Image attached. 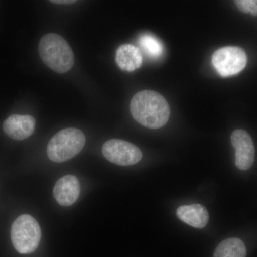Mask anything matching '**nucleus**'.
Listing matches in <instances>:
<instances>
[{
	"label": "nucleus",
	"mask_w": 257,
	"mask_h": 257,
	"mask_svg": "<svg viewBox=\"0 0 257 257\" xmlns=\"http://www.w3.org/2000/svg\"><path fill=\"white\" fill-rule=\"evenodd\" d=\"M130 111L135 121L149 128H159L167 124L170 108L163 96L152 90L137 93L130 103Z\"/></svg>",
	"instance_id": "f257e3e1"
},
{
	"label": "nucleus",
	"mask_w": 257,
	"mask_h": 257,
	"mask_svg": "<svg viewBox=\"0 0 257 257\" xmlns=\"http://www.w3.org/2000/svg\"><path fill=\"white\" fill-rule=\"evenodd\" d=\"M39 53L44 63L57 73H66L74 66L73 51L68 42L57 34L49 33L42 37Z\"/></svg>",
	"instance_id": "f03ea898"
},
{
	"label": "nucleus",
	"mask_w": 257,
	"mask_h": 257,
	"mask_svg": "<svg viewBox=\"0 0 257 257\" xmlns=\"http://www.w3.org/2000/svg\"><path fill=\"white\" fill-rule=\"evenodd\" d=\"M85 143V135L80 130L64 128L51 139L47 146V155L52 162L62 163L77 156Z\"/></svg>",
	"instance_id": "7ed1b4c3"
},
{
	"label": "nucleus",
	"mask_w": 257,
	"mask_h": 257,
	"mask_svg": "<svg viewBox=\"0 0 257 257\" xmlns=\"http://www.w3.org/2000/svg\"><path fill=\"white\" fill-rule=\"evenodd\" d=\"M12 242L19 253L34 252L41 239V229L32 216L23 214L14 221L11 228Z\"/></svg>",
	"instance_id": "20e7f679"
},
{
	"label": "nucleus",
	"mask_w": 257,
	"mask_h": 257,
	"mask_svg": "<svg viewBox=\"0 0 257 257\" xmlns=\"http://www.w3.org/2000/svg\"><path fill=\"white\" fill-rule=\"evenodd\" d=\"M211 62L221 77H228L239 73L245 68L247 57L239 47H226L214 52Z\"/></svg>",
	"instance_id": "39448f33"
},
{
	"label": "nucleus",
	"mask_w": 257,
	"mask_h": 257,
	"mask_svg": "<svg viewBox=\"0 0 257 257\" xmlns=\"http://www.w3.org/2000/svg\"><path fill=\"white\" fill-rule=\"evenodd\" d=\"M102 154L106 160L115 165L130 166L138 163L143 154L138 147L124 140H108L102 147Z\"/></svg>",
	"instance_id": "423d86ee"
},
{
	"label": "nucleus",
	"mask_w": 257,
	"mask_h": 257,
	"mask_svg": "<svg viewBox=\"0 0 257 257\" xmlns=\"http://www.w3.org/2000/svg\"><path fill=\"white\" fill-rule=\"evenodd\" d=\"M231 143L236 151V167L241 170L251 168L254 162L255 147L250 135L243 130H234L231 135Z\"/></svg>",
	"instance_id": "0eeeda50"
},
{
	"label": "nucleus",
	"mask_w": 257,
	"mask_h": 257,
	"mask_svg": "<svg viewBox=\"0 0 257 257\" xmlns=\"http://www.w3.org/2000/svg\"><path fill=\"white\" fill-rule=\"evenodd\" d=\"M36 121L30 115L13 114L5 120L3 130L7 135L13 140H26L34 133Z\"/></svg>",
	"instance_id": "6e6552de"
},
{
	"label": "nucleus",
	"mask_w": 257,
	"mask_h": 257,
	"mask_svg": "<svg viewBox=\"0 0 257 257\" xmlns=\"http://www.w3.org/2000/svg\"><path fill=\"white\" fill-rule=\"evenodd\" d=\"M80 194L78 179L73 175H66L56 182L53 195L56 201L63 207H69L76 202Z\"/></svg>",
	"instance_id": "1a4fd4ad"
},
{
	"label": "nucleus",
	"mask_w": 257,
	"mask_h": 257,
	"mask_svg": "<svg viewBox=\"0 0 257 257\" xmlns=\"http://www.w3.org/2000/svg\"><path fill=\"white\" fill-rule=\"evenodd\" d=\"M177 215L181 221L197 229L205 227L209 219L207 209L199 204L179 207Z\"/></svg>",
	"instance_id": "9d476101"
},
{
	"label": "nucleus",
	"mask_w": 257,
	"mask_h": 257,
	"mask_svg": "<svg viewBox=\"0 0 257 257\" xmlns=\"http://www.w3.org/2000/svg\"><path fill=\"white\" fill-rule=\"evenodd\" d=\"M116 62L121 70L133 72L143 64V55L138 47L130 44H125L116 50Z\"/></svg>",
	"instance_id": "9b49d317"
},
{
	"label": "nucleus",
	"mask_w": 257,
	"mask_h": 257,
	"mask_svg": "<svg viewBox=\"0 0 257 257\" xmlns=\"http://www.w3.org/2000/svg\"><path fill=\"white\" fill-rule=\"evenodd\" d=\"M246 248L244 243L238 238H229L221 241L215 251L214 257H246Z\"/></svg>",
	"instance_id": "f8f14e48"
},
{
	"label": "nucleus",
	"mask_w": 257,
	"mask_h": 257,
	"mask_svg": "<svg viewBox=\"0 0 257 257\" xmlns=\"http://www.w3.org/2000/svg\"><path fill=\"white\" fill-rule=\"evenodd\" d=\"M139 44L147 56L151 58H159L164 52L162 42L156 37L150 34H144L139 39Z\"/></svg>",
	"instance_id": "ddd939ff"
},
{
	"label": "nucleus",
	"mask_w": 257,
	"mask_h": 257,
	"mask_svg": "<svg viewBox=\"0 0 257 257\" xmlns=\"http://www.w3.org/2000/svg\"><path fill=\"white\" fill-rule=\"evenodd\" d=\"M234 3L242 13L257 16V0H237Z\"/></svg>",
	"instance_id": "4468645a"
},
{
	"label": "nucleus",
	"mask_w": 257,
	"mask_h": 257,
	"mask_svg": "<svg viewBox=\"0 0 257 257\" xmlns=\"http://www.w3.org/2000/svg\"><path fill=\"white\" fill-rule=\"evenodd\" d=\"M50 3H55V4L58 5H69V4H74L77 1H73V0H52V1H50Z\"/></svg>",
	"instance_id": "2eb2a0df"
}]
</instances>
